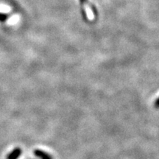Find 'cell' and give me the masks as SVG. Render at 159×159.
Returning <instances> with one entry per match:
<instances>
[{"instance_id": "cell-5", "label": "cell", "mask_w": 159, "mask_h": 159, "mask_svg": "<svg viewBox=\"0 0 159 159\" xmlns=\"http://www.w3.org/2000/svg\"><path fill=\"white\" fill-rule=\"evenodd\" d=\"M6 16L2 14V13H0V21H3V20H5L6 19Z\"/></svg>"}, {"instance_id": "cell-4", "label": "cell", "mask_w": 159, "mask_h": 159, "mask_svg": "<svg viewBox=\"0 0 159 159\" xmlns=\"http://www.w3.org/2000/svg\"><path fill=\"white\" fill-rule=\"evenodd\" d=\"M154 106H155V108H156L159 109V97H158V98H157L156 99V101H155Z\"/></svg>"}, {"instance_id": "cell-2", "label": "cell", "mask_w": 159, "mask_h": 159, "mask_svg": "<svg viewBox=\"0 0 159 159\" xmlns=\"http://www.w3.org/2000/svg\"><path fill=\"white\" fill-rule=\"evenodd\" d=\"M35 155H36L39 159H52L50 155L41 150L35 151Z\"/></svg>"}, {"instance_id": "cell-3", "label": "cell", "mask_w": 159, "mask_h": 159, "mask_svg": "<svg viewBox=\"0 0 159 159\" xmlns=\"http://www.w3.org/2000/svg\"><path fill=\"white\" fill-rule=\"evenodd\" d=\"M21 153V151L20 149H16L13 152H11L8 156V159H17Z\"/></svg>"}, {"instance_id": "cell-1", "label": "cell", "mask_w": 159, "mask_h": 159, "mask_svg": "<svg viewBox=\"0 0 159 159\" xmlns=\"http://www.w3.org/2000/svg\"><path fill=\"white\" fill-rule=\"evenodd\" d=\"M79 1L80 5H86V7H89V8L92 11L93 14H94L95 18H97V16H98V13H97V10L96 8V7H95V5H93L89 0H79Z\"/></svg>"}]
</instances>
